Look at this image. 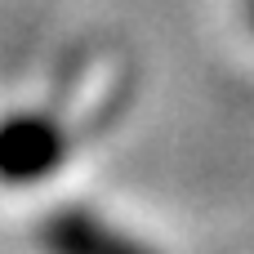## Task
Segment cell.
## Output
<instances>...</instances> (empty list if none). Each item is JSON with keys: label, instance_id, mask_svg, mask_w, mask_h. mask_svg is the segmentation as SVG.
Listing matches in <instances>:
<instances>
[{"label": "cell", "instance_id": "1", "mask_svg": "<svg viewBox=\"0 0 254 254\" xmlns=\"http://www.w3.org/2000/svg\"><path fill=\"white\" fill-rule=\"evenodd\" d=\"M58 156L63 152L54 143V129L40 121H13L0 129V174H9V179H31V174L49 170Z\"/></svg>", "mask_w": 254, "mask_h": 254}]
</instances>
